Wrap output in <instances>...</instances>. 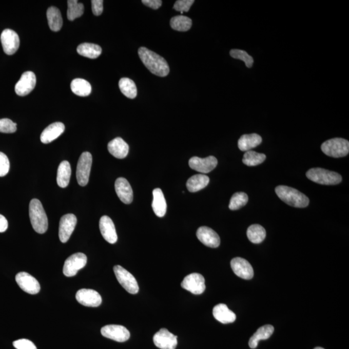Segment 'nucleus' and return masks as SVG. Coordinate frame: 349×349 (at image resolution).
Masks as SVG:
<instances>
[{
	"instance_id": "7c9ffc66",
	"label": "nucleus",
	"mask_w": 349,
	"mask_h": 349,
	"mask_svg": "<svg viewBox=\"0 0 349 349\" xmlns=\"http://www.w3.org/2000/svg\"><path fill=\"white\" fill-rule=\"evenodd\" d=\"M102 48L99 45L89 43H84L79 45L77 47V52L80 55L90 59L98 58L102 53Z\"/></svg>"
},
{
	"instance_id": "b1692460",
	"label": "nucleus",
	"mask_w": 349,
	"mask_h": 349,
	"mask_svg": "<svg viewBox=\"0 0 349 349\" xmlns=\"http://www.w3.org/2000/svg\"><path fill=\"white\" fill-rule=\"evenodd\" d=\"M213 315L216 320L223 324L233 323L236 320L235 313L230 311L225 304L216 305L213 309Z\"/></svg>"
},
{
	"instance_id": "e433bc0d",
	"label": "nucleus",
	"mask_w": 349,
	"mask_h": 349,
	"mask_svg": "<svg viewBox=\"0 0 349 349\" xmlns=\"http://www.w3.org/2000/svg\"><path fill=\"white\" fill-rule=\"evenodd\" d=\"M265 159V154L257 153L256 151L250 150L244 153L243 163L246 166H255L263 163Z\"/></svg>"
},
{
	"instance_id": "4be33fe9",
	"label": "nucleus",
	"mask_w": 349,
	"mask_h": 349,
	"mask_svg": "<svg viewBox=\"0 0 349 349\" xmlns=\"http://www.w3.org/2000/svg\"><path fill=\"white\" fill-rule=\"evenodd\" d=\"M65 131V125L62 122H54L47 126L42 132L41 140L42 143L49 144L59 138Z\"/></svg>"
},
{
	"instance_id": "ddd939ff",
	"label": "nucleus",
	"mask_w": 349,
	"mask_h": 349,
	"mask_svg": "<svg viewBox=\"0 0 349 349\" xmlns=\"http://www.w3.org/2000/svg\"><path fill=\"white\" fill-rule=\"evenodd\" d=\"M218 163V159L214 156H209L204 159L193 157L189 161V167L193 170L202 173H209L216 168Z\"/></svg>"
},
{
	"instance_id": "37998d69",
	"label": "nucleus",
	"mask_w": 349,
	"mask_h": 349,
	"mask_svg": "<svg viewBox=\"0 0 349 349\" xmlns=\"http://www.w3.org/2000/svg\"><path fill=\"white\" fill-rule=\"evenodd\" d=\"M13 345L16 349H37L36 346L31 341L26 339H21L14 341Z\"/></svg>"
},
{
	"instance_id": "5701e85b",
	"label": "nucleus",
	"mask_w": 349,
	"mask_h": 349,
	"mask_svg": "<svg viewBox=\"0 0 349 349\" xmlns=\"http://www.w3.org/2000/svg\"><path fill=\"white\" fill-rule=\"evenodd\" d=\"M109 153L117 159H124L129 153L128 144L121 137L112 140L108 145Z\"/></svg>"
},
{
	"instance_id": "4c0bfd02",
	"label": "nucleus",
	"mask_w": 349,
	"mask_h": 349,
	"mask_svg": "<svg viewBox=\"0 0 349 349\" xmlns=\"http://www.w3.org/2000/svg\"><path fill=\"white\" fill-rule=\"evenodd\" d=\"M248 201V197L244 192L234 193L230 199L229 208L231 210H237L246 205Z\"/></svg>"
},
{
	"instance_id": "0eeeda50",
	"label": "nucleus",
	"mask_w": 349,
	"mask_h": 349,
	"mask_svg": "<svg viewBox=\"0 0 349 349\" xmlns=\"http://www.w3.org/2000/svg\"><path fill=\"white\" fill-rule=\"evenodd\" d=\"M117 280L128 293L136 294L139 293V286L134 277L121 266H114L113 268Z\"/></svg>"
},
{
	"instance_id": "a878e982",
	"label": "nucleus",
	"mask_w": 349,
	"mask_h": 349,
	"mask_svg": "<svg viewBox=\"0 0 349 349\" xmlns=\"http://www.w3.org/2000/svg\"><path fill=\"white\" fill-rule=\"evenodd\" d=\"M261 143V137L258 134H243L239 140L238 147L241 151H248L260 145Z\"/></svg>"
},
{
	"instance_id": "393cba45",
	"label": "nucleus",
	"mask_w": 349,
	"mask_h": 349,
	"mask_svg": "<svg viewBox=\"0 0 349 349\" xmlns=\"http://www.w3.org/2000/svg\"><path fill=\"white\" fill-rule=\"evenodd\" d=\"M153 199L152 208L154 213L159 218H163L166 213L167 204L163 191L160 188H156L153 191Z\"/></svg>"
},
{
	"instance_id": "39448f33",
	"label": "nucleus",
	"mask_w": 349,
	"mask_h": 349,
	"mask_svg": "<svg viewBox=\"0 0 349 349\" xmlns=\"http://www.w3.org/2000/svg\"><path fill=\"white\" fill-rule=\"evenodd\" d=\"M321 149L326 156L333 158H340L348 154L349 143L344 139H332L323 143Z\"/></svg>"
},
{
	"instance_id": "2eb2a0df",
	"label": "nucleus",
	"mask_w": 349,
	"mask_h": 349,
	"mask_svg": "<svg viewBox=\"0 0 349 349\" xmlns=\"http://www.w3.org/2000/svg\"><path fill=\"white\" fill-rule=\"evenodd\" d=\"M36 84V78L33 72H25L15 86V92L17 95L26 96L33 90Z\"/></svg>"
},
{
	"instance_id": "bb28decb",
	"label": "nucleus",
	"mask_w": 349,
	"mask_h": 349,
	"mask_svg": "<svg viewBox=\"0 0 349 349\" xmlns=\"http://www.w3.org/2000/svg\"><path fill=\"white\" fill-rule=\"evenodd\" d=\"M274 331V328L273 325H266L261 326L250 338L249 341V346L251 348H256L258 346L259 341L267 340L273 335Z\"/></svg>"
},
{
	"instance_id": "2f4dec72",
	"label": "nucleus",
	"mask_w": 349,
	"mask_h": 349,
	"mask_svg": "<svg viewBox=\"0 0 349 349\" xmlns=\"http://www.w3.org/2000/svg\"><path fill=\"white\" fill-rule=\"evenodd\" d=\"M71 89L73 93L80 96H89L92 90L89 82L82 79H74L71 82Z\"/></svg>"
},
{
	"instance_id": "a18cd8bd",
	"label": "nucleus",
	"mask_w": 349,
	"mask_h": 349,
	"mask_svg": "<svg viewBox=\"0 0 349 349\" xmlns=\"http://www.w3.org/2000/svg\"><path fill=\"white\" fill-rule=\"evenodd\" d=\"M142 3L149 8L156 10L160 8L163 2L161 0H143Z\"/></svg>"
},
{
	"instance_id": "a19ab883",
	"label": "nucleus",
	"mask_w": 349,
	"mask_h": 349,
	"mask_svg": "<svg viewBox=\"0 0 349 349\" xmlns=\"http://www.w3.org/2000/svg\"><path fill=\"white\" fill-rule=\"evenodd\" d=\"M195 2L193 0H178L174 4L173 9L177 11L181 12L183 14L184 12H188L192 5Z\"/></svg>"
},
{
	"instance_id": "58836bf2",
	"label": "nucleus",
	"mask_w": 349,
	"mask_h": 349,
	"mask_svg": "<svg viewBox=\"0 0 349 349\" xmlns=\"http://www.w3.org/2000/svg\"><path fill=\"white\" fill-rule=\"evenodd\" d=\"M230 54L232 58L243 61L245 63L246 66L248 68L253 67L254 59L246 51H243V50L232 49L231 50Z\"/></svg>"
},
{
	"instance_id": "9b49d317",
	"label": "nucleus",
	"mask_w": 349,
	"mask_h": 349,
	"mask_svg": "<svg viewBox=\"0 0 349 349\" xmlns=\"http://www.w3.org/2000/svg\"><path fill=\"white\" fill-rule=\"evenodd\" d=\"M76 223V217L74 214H66L62 217L59 223V238L62 243L68 241L75 228Z\"/></svg>"
},
{
	"instance_id": "f3484780",
	"label": "nucleus",
	"mask_w": 349,
	"mask_h": 349,
	"mask_svg": "<svg viewBox=\"0 0 349 349\" xmlns=\"http://www.w3.org/2000/svg\"><path fill=\"white\" fill-rule=\"evenodd\" d=\"M16 281L22 290L30 294H38L41 285L36 279L27 273H20L16 276Z\"/></svg>"
},
{
	"instance_id": "7ed1b4c3",
	"label": "nucleus",
	"mask_w": 349,
	"mask_h": 349,
	"mask_svg": "<svg viewBox=\"0 0 349 349\" xmlns=\"http://www.w3.org/2000/svg\"><path fill=\"white\" fill-rule=\"evenodd\" d=\"M29 217L32 228L38 234L46 232L48 228V219L41 202L32 199L29 204Z\"/></svg>"
},
{
	"instance_id": "f03ea898",
	"label": "nucleus",
	"mask_w": 349,
	"mask_h": 349,
	"mask_svg": "<svg viewBox=\"0 0 349 349\" xmlns=\"http://www.w3.org/2000/svg\"><path fill=\"white\" fill-rule=\"evenodd\" d=\"M276 193L279 198L288 205L296 208H305L309 204V199L298 189L286 186H278Z\"/></svg>"
},
{
	"instance_id": "20e7f679",
	"label": "nucleus",
	"mask_w": 349,
	"mask_h": 349,
	"mask_svg": "<svg viewBox=\"0 0 349 349\" xmlns=\"http://www.w3.org/2000/svg\"><path fill=\"white\" fill-rule=\"evenodd\" d=\"M306 176L311 181L323 185H336L342 181L340 174L320 168L309 169Z\"/></svg>"
},
{
	"instance_id": "cd10ccee",
	"label": "nucleus",
	"mask_w": 349,
	"mask_h": 349,
	"mask_svg": "<svg viewBox=\"0 0 349 349\" xmlns=\"http://www.w3.org/2000/svg\"><path fill=\"white\" fill-rule=\"evenodd\" d=\"M47 17L49 28L52 31L58 32L61 29L63 25V20L61 12L57 7H49L47 11Z\"/></svg>"
},
{
	"instance_id": "9d476101",
	"label": "nucleus",
	"mask_w": 349,
	"mask_h": 349,
	"mask_svg": "<svg viewBox=\"0 0 349 349\" xmlns=\"http://www.w3.org/2000/svg\"><path fill=\"white\" fill-rule=\"evenodd\" d=\"M102 335L105 338L111 339L118 342H125L130 338V333L124 326L108 325L101 329Z\"/></svg>"
},
{
	"instance_id": "f8f14e48",
	"label": "nucleus",
	"mask_w": 349,
	"mask_h": 349,
	"mask_svg": "<svg viewBox=\"0 0 349 349\" xmlns=\"http://www.w3.org/2000/svg\"><path fill=\"white\" fill-rule=\"evenodd\" d=\"M153 342L161 349H176L178 345V336H174L166 328H161L153 336Z\"/></svg>"
},
{
	"instance_id": "aec40b11",
	"label": "nucleus",
	"mask_w": 349,
	"mask_h": 349,
	"mask_svg": "<svg viewBox=\"0 0 349 349\" xmlns=\"http://www.w3.org/2000/svg\"><path fill=\"white\" fill-rule=\"evenodd\" d=\"M100 230L105 240L110 244H114L118 239L115 226L108 216H102L99 222Z\"/></svg>"
},
{
	"instance_id": "4468645a",
	"label": "nucleus",
	"mask_w": 349,
	"mask_h": 349,
	"mask_svg": "<svg viewBox=\"0 0 349 349\" xmlns=\"http://www.w3.org/2000/svg\"><path fill=\"white\" fill-rule=\"evenodd\" d=\"M1 42L5 53L12 55L20 47L18 35L13 30L5 29L1 34Z\"/></svg>"
},
{
	"instance_id": "1a4fd4ad",
	"label": "nucleus",
	"mask_w": 349,
	"mask_h": 349,
	"mask_svg": "<svg viewBox=\"0 0 349 349\" xmlns=\"http://www.w3.org/2000/svg\"><path fill=\"white\" fill-rule=\"evenodd\" d=\"M87 256L83 253H76L69 257L65 261L63 273L67 277L75 276L87 263Z\"/></svg>"
},
{
	"instance_id": "412c9836",
	"label": "nucleus",
	"mask_w": 349,
	"mask_h": 349,
	"mask_svg": "<svg viewBox=\"0 0 349 349\" xmlns=\"http://www.w3.org/2000/svg\"><path fill=\"white\" fill-rule=\"evenodd\" d=\"M116 193L120 200L124 204L132 203L133 199V192L130 184L126 179L120 178L117 179L114 184Z\"/></svg>"
},
{
	"instance_id": "6e6552de",
	"label": "nucleus",
	"mask_w": 349,
	"mask_h": 349,
	"mask_svg": "<svg viewBox=\"0 0 349 349\" xmlns=\"http://www.w3.org/2000/svg\"><path fill=\"white\" fill-rule=\"evenodd\" d=\"M181 286L191 293L199 295L205 290V279L200 274L192 273L184 278Z\"/></svg>"
},
{
	"instance_id": "6ab92c4d",
	"label": "nucleus",
	"mask_w": 349,
	"mask_h": 349,
	"mask_svg": "<svg viewBox=\"0 0 349 349\" xmlns=\"http://www.w3.org/2000/svg\"><path fill=\"white\" fill-rule=\"evenodd\" d=\"M231 267L236 275L244 279H251L254 277V269L248 261L241 258H235L231 261Z\"/></svg>"
},
{
	"instance_id": "72a5a7b5",
	"label": "nucleus",
	"mask_w": 349,
	"mask_h": 349,
	"mask_svg": "<svg viewBox=\"0 0 349 349\" xmlns=\"http://www.w3.org/2000/svg\"><path fill=\"white\" fill-rule=\"evenodd\" d=\"M119 88L122 93L129 99L135 98L137 94V89L135 83L128 78H122L119 81Z\"/></svg>"
},
{
	"instance_id": "c85d7f7f",
	"label": "nucleus",
	"mask_w": 349,
	"mask_h": 349,
	"mask_svg": "<svg viewBox=\"0 0 349 349\" xmlns=\"http://www.w3.org/2000/svg\"><path fill=\"white\" fill-rule=\"evenodd\" d=\"M71 176V166L68 161H62L57 172V184L61 188H65L69 185Z\"/></svg>"
},
{
	"instance_id": "c756f323",
	"label": "nucleus",
	"mask_w": 349,
	"mask_h": 349,
	"mask_svg": "<svg viewBox=\"0 0 349 349\" xmlns=\"http://www.w3.org/2000/svg\"><path fill=\"white\" fill-rule=\"evenodd\" d=\"M209 182V179L206 174H199L192 176L187 181L186 187L189 191L194 193L205 188Z\"/></svg>"
},
{
	"instance_id": "dca6fc26",
	"label": "nucleus",
	"mask_w": 349,
	"mask_h": 349,
	"mask_svg": "<svg viewBox=\"0 0 349 349\" xmlns=\"http://www.w3.org/2000/svg\"><path fill=\"white\" fill-rule=\"evenodd\" d=\"M76 299L81 305L89 307H97L101 305L102 298L99 293L92 289L83 288L77 292Z\"/></svg>"
},
{
	"instance_id": "f257e3e1",
	"label": "nucleus",
	"mask_w": 349,
	"mask_h": 349,
	"mask_svg": "<svg viewBox=\"0 0 349 349\" xmlns=\"http://www.w3.org/2000/svg\"><path fill=\"white\" fill-rule=\"evenodd\" d=\"M138 54L144 66L151 73L161 77L168 75L169 67L163 57L144 47H140Z\"/></svg>"
},
{
	"instance_id": "423d86ee",
	"label": "nucleus",
	"mask_w": 349,
	"mask_h": 349,
	"mask_svg": "<svg viewBox=\"0 0 349 349\" xmlns=\"http://www.w3.org/2000/svg\"><path fill=\"white\" fill-rule=\"evenodd\" d=\"M92 156L89 152H84L80 157L76 168V179L80 186L88 184L92 166Z\"/></svg>"
},
{
	"instance_id": "473e14b6",
	"label": "nucleus",
	"mask_w": 349,
	"mask_h": 349,
	"mask_svg": "<svg viewBox=\"0 0 349 349\" xmlns=\"http://www.w3.org/2000/svg\"><path fill=\"white\" fill-rule=\"evenodd\" d=\"M247 237L251 243L254 244L261 243L265 240L266 238L265 229L259 224H253V225L248 227Z\"/></svg>"
},
{
	"instance_id": "f704fd0d",
	"label": "nucleus",
	"mask_w": 349,
	"mask_h": 349,
	"mask_svg": "<svg viewBox=\"0 0 349 349\" xmlns=\"http://www.w3.org/2000/svg\"><path fill=\"white\" fill-rule=\"evenodd\" d=\"M170 26L176 31L185 32L191 29L192 21L189 17L181 15L172 17Z\"/></svg>"
},
{
	"instance_id": "de8ad7c7",
	"label": "nucleus",
	"mask_w": 349,
	"mask_h": 349,
	"mask_svg": "<svg viewBox=\"0 0 349 349\" xmlns=\"http://www.w3.org/2000/svg\"><path fill=\"white\" fill-rule=\"evenodd\" d=\"M314 349H325V348H322V347H316V348H314Z\"/></svg>"
},
{
	"instance_id": "ea45409f",
	"label": "nucleus",
	"mask_w": 349,
	"mask_h": 349,
	"mask_svg": "<svg viewBox=\"0 0 349 349\" xmlns=\"http://www.w3.org/2000/svg\"><path fill=\"white\" fill-rule=\"evenodd\" d=\"M17 129V124L9 119H0V132L13 133Z\"/></svg>"
},
{
	"instance_id": "a211bd4d",
	"label": "nucleus",
	"mask_w": 349,
	"mask_h": 349,
	"mask_svg": "<svg viewBox=\"0 0 349 349\" xmlns=\"http://www.w3.org/2000/svg\"><path fill=\"white\" fill-rule=\"evenodd\" d=\"M197 237L204 245L210 248H218L221 239L218 234L207 226H201L197 231Z\"/></svg>"
},
{
	"instance_id": "79ce46f5",
	"label": "nucleus",
	"mask_w": 349,
	"mask_h": 349,
	"mask_svg": "<svg viewBox=\"0 0 349 349\" xmlns=\"http://www.w3.org/2000/svg\"><path fill=\"white\" fill-rule=\"evenodd\" d=\"M10 163L6 154L0 152V177L6 176L9 173Z\"/></svg>"
},
{
	"instance_id": "c9c22d12",
	"label": "nucleus",
	"mask_w": 349,
	"mask_h": 349,
	"mask_svg": "<svg viewBox=\"0 0 349 349\" xmlns=\"http://www.w3.org/2000/svg\"><path fill=\"white\" fill-rule=\"evenodd\" d=\"M68 9H67V18L70 21H73L83 15L84 6L82 4H79L77 0H69L67 1Z\"/></svg>"
},
{
	"instance_id": "c03bdc74",
	"label": "nucleus",
	"mask_w": 349,
	"mask_h": 349,
	"mask_svg": "<svg viewBox=\"0 0 349 349\" xmlns=\"http://www.w3.org/2000/svg\"><path fill=\"white\" fill-rule=\"evenodd\" d=\"M103 3L102 0H92V11L95 16H100L103 12Z\"/></svg>"
},
{
	"instance_id": "49530a36",
	"label": "nucleus",
	"mask_w": 349,
	"mask_h": 349,
	"mask_svg": "<svg viewBox=\"0 0 349 349\" xmlns=\"http://www.w3.org/2000/svg\"><path fill=\"white\" fill-rule=\"evenodd\" d=\"M8 228V221L4 216L0 214V233L4 232Z\"/></svg>"
}]
</instances>
